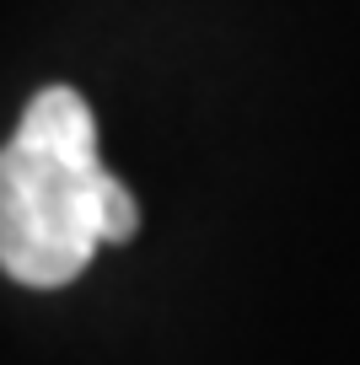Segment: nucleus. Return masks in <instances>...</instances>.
I'll return each instance as SVG.
<instances>
[{
    "label": "nucleus",
    "mask_w": 360,
    "mask_h": 365,
    "mask_svg": "<svg viewBox=\"0 0 360 365\" xmlns=\"http://www.w3.org/2000/svg\"><path fill=\"white\" fill-rule=\"evenodd\" d=\"M140 205L97 156V118L76 86H44L0 145V274L59 290L102 242H129Z\"/></svg>",
    "instance_id": "1"
}]
</instances>
